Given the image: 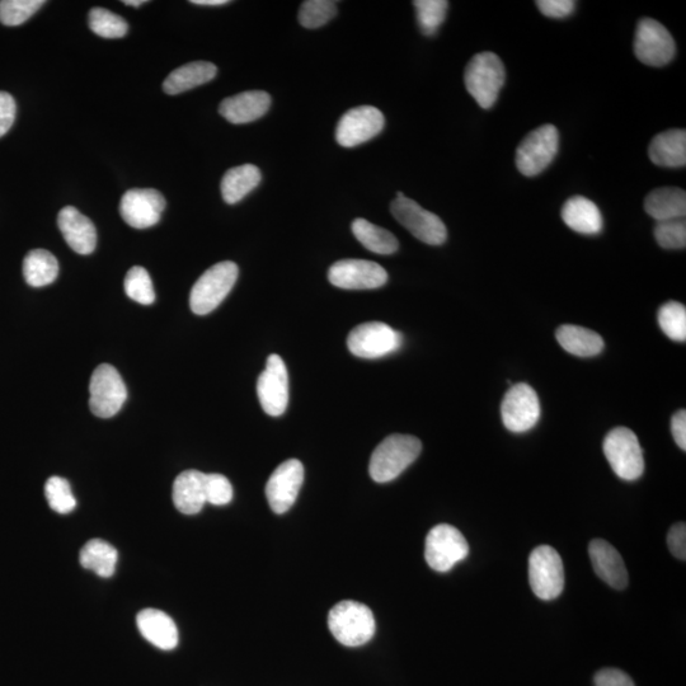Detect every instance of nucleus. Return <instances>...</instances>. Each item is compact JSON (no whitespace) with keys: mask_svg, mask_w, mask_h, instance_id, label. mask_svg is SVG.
Listing matches in <instances>:
<instances>
[{"mask_svg":"<svg viewBox=\"0 0 686 686\" xmlns=\"http://www.w3.org/2000/svg\"><path fill=\"white\" fill-rule=\"evenodd\" d=\"M422 451L421 441L411 435L394 434L378 445L371 455L370 477L388 483L401 476Z\"/></svg>","mask_w":686,"mask_h":686,"instance_id":"obj_1","label":"nucleus"},{"mask_svg":"<svg viewBox=\"0 0 686 686\" xmlns=\"http://www.w3.org/2000/svg\"><path fill=\"white\" fill-rule=\"evenodd\" d=\"M328 627L343 646L360 647L375 634V618L368 606L357 601H341L328 615Z\"/></svg>","mask_w":686,"mask_h":686,"instance_id":"obj_2","label":"nucleus"},{"mask_svg":"<svg viewBox=\"0 0 686 686\" xmlns=\"http://www.w3.org/2000/svg\"><path fill=\"white\" fill-rule=\"evenodd\" d=\"M505 79V65L493 53L474 55L465 68V88L485 110L495 105Z\"/></svg>","mask_w":686,"mask_h":686,"instance_id":"obj_3","label":"nucleus"},{"mask_svg":"<svg viewBox=\"0 0 686 686\" xmlns=\"http://www.w3.org/2000/svg\"><path fill=\"white\" fill-rule=\"evenodd\" d=\"M238 274V266L232 261L216 263L206 270L191 290L192 312L206 316L218 308L236 285Z\"/></svg>","mask_w":686,"mask_h":686,"instance_id":"obj_4","label":"nucleus"},{"mask_svg":"<svg viewBox=\"0 0 686 686\" xmlns=\"http://www.w3.org/2000/svg\"><path fill=\"white\" fill-rule=\"evenodd\" d=\"M391 213L418 241L430 246H441L448 238L443 220L422 208L416 201L408 199L402 192H398L397 199L392 202Z\"/></svg>","mask_w":686,"mask_h":686,"instance_id":"obj_5","label":"nucleus"},{"mask_svg":"<svg viewBox=\"0 0 686 686\" xmlns=\"http://www.w3.org/2000/svg\"><path fill=\"white\" fill-rule=\"evenodd\" d=\"M604 454L619 478L636 481L645 471V460L636 434L627 427H617L606 435Z\"/></svg>","mask_w":686,"mask_h":686,"instance_id":"obj_6","label":"nucleus"},{"mask_svg":"<svg viewBox=\"0 0 686 686\" xmlns=\"http://www.w3.org/2000/svg\"><path fill=\"white\" fill-rule=\"evenodd\" d=\"M559 134L556 126L543 125L530 133L516 150V167L521 175L535 177L557 157Z\"/></svg>","mask_w":686,"mask_h":686,"instance_id":"obj_7","label":"nucleus"},{"mask_svg":"<svg viewBox=\"0 0 686 686\" xmlns=\"http://www.w3.org/2000/svg\"><path fill=\"white\" fill-rule=\"evenodd\" d=\"M529 582L539 599L554 600L565 589V570L556 549L540 545L529 558Z\"/></svg>","mask_w":686,"mask_h":686,"instance_id":"obj_8","label":"nucleus"},{"mask_svg":"<svg viewBox=\"0 0 686 686\" xmlns=\"http://www.w3.org/2000/svg\"><path fill=\"white\" fill-rule=\"evenodd\" d=\"M469 554V544L457 528L448 524L436 525L427 534L425 558L427 565L438 572H448Z\"/></svg>","mask_w":686,"mask_h":686,"instance_id":"obj_9","label":"nucleus"},{"mask_svg":"<svg viewBox=\"0 0 686 686\" xmlns=\"http://www.w3.org/2000/svg\"><path fill=\"white\" fill-rule=\"evenodd\" d=\"M89 407L100 418L114 417L128 398L126 385L114 366L102 364L93 371L89 384Z\"/></svg>","mask_w":686,"mask_h":686,"instance_id":"obj_10","label":"nucleus"},{"mask_svg":"<svg viewBox=\"0 0 686 686\" xmlns=\"http://www.w3.org/2000/svg\"><path fill=\"white\" fill-rule=\"evenodd\" d=\"M402 345L401 333L382 322L360 324L347 338L351 354L361 359H379L398 351Z\"/></svg>","mask_w":686,"mask_h":686,"instance_id":"obj_11","label":"nucleus"},{"mask_svg":"<svg viewBox=\"0 0 686 686\" xmlns=\"http://www.w3.org/2000/svg\"><path fill=\"white\" fill-rule=\"evenodd\" d=\"M676 46L673 36L660 22L643 18L634 37V54L648 67H665L674 59Z\"/></svg>","mask_w":686,"mask_h":686,"instance_id":"obj_12","label":"nucleus"},{"mask_svg":"<svg viewBox=\"0 0 686 686\" xmlns=\"http://www.w3.org/2000/svg\"><path fill=\"white\" fill-rule=\"evenodd\" d=\"M501 416L506 429L515 434L532 430L540 418L537 392L529 384L512 385L502 401Z\"/></svg>","mask_w":686,"mask_h":686,"instance_id":"obj_13","label":"nucleus"},{"mask_svg":"<svg viewBox=\"0 0 686 686\" xmlns=\"http://www.w3.org/2000/svg\"><path fill=\"white\" fill-rule=\"evenodd\" d=\"M384 125V115L377 107L360 106L352 108L338 122L337 143L343 148H355L382 133Z\"/></svg>","mask_w":686,"mask_h":686,"instance_id":"obj_14","label":"nucleus"},{"mask_svg":"<svg viewBox=\"0 0 686 686\" xmlns=\"http://www.w3.org/2000/svg\"><path fill=\"white\" fill-rule=\"evenodd\" d=\"M257 394L267 415H284L289 404V374L279 355H271L267 359L266 369L258 378Z\"/></svg>","mask_w":686,"mask_h":686,"instance_id":"obj_15","label":"nucleus"},{"mask_svg":"<svg viewBox=\"0 0 686 686\" xmlns=\"http://www.w3.org/2000/svg\"><path fill=\"white\" fill-rule=\"evenodd\" d=\"M328 280L340 289L370 290L387 284L388 274L373 261L341 260L328 271Z\"/></svg>","mask_w":686,"mask_h":686,"instance_id":"obj_16","label":"nucleus"},{"mask_svg":"<svg viewBox=\"0 0 686 686\" xmlns=\"http://www.w3.org/2000/svg\"><path fill=\"white\" fill-rule=\"evenodd\" d=\"M304 482V467L298 459L286 460L271 474L266 497L275 514H285L295 504Z\"/></svg>","mask_w":686,"mask_h":686,"instance_id":"obj_17","label":"nucleus"},{"mask_svg":"<svg viewBox=\"0 0 686 686\" xmlns=\"http://www.w3.org/2000/svg\"><path fill=\"white\" fill-rule=\"evenodd\" d=\"M166 209V199L154 189H133L125 192L120 202V214L125 223L135 229L154 227Z\"/></svg>","mask_w":686,"mask_h":686,"instance_id":"obj_18","label":"nucleus"},{"mask_svg":"<svg viewBox=\"0 0 686 686\" xmlns=\"http://www.w3.org/2000/svg\"><path fill=\"white\" fill-rule=\"evenodd\" d=\"M589 554L596 575L615 590L628 586L626 563L612 544L603 539H595L589 545Z\"/></svg>","mask_w":686,"mask_h":686,"instance_id":"obj_19","label":"nucleus"},{"mask_svg":"<svg viewBox=\"0 0 686 686\" xmlns=\"http://www.w3.org/2000/svg\"><path fill=\"white\" fill-rule=\"evenodd\" d=\"M58 225L65 242L79 255H91L97 246V230L95 224L73 206L61 209L58 215Z\"/></svg>","mask_w":686,"mask_h":686,"instance_id":"obj_20","label":"nucleus"},{"mask_svg":"<svg viewBox=\"0 0 686 686\" xmlns=\"http://www.w3.org/2000/svg\"><path fill=\"white\" fill-rule=\"evenodd\" d=\"M271 107L269 93L263 91H248L237 96L225 98L220 103L219 112L225 120L234 125L248 124L261 119Z\"/></svg>","mask_w":686,"mask_h":686,"instance_id":"obj_21","label":"nucleus"},{"mask_svg":"<svg viewBox=\"0 0 686 686\" xmlns=\"http://www.w3.org/2000/svg\"><path fill=\"white\" fill-rule=\"evenodd\" d=\"M136 624L142 636L163 651L178 645V629L171 617L158 609H144L138 614Z\"/></svg>","mask_w":686,"mask_h":686,"instance_id":"obj_22","label":"nucleus"},{"mask_svg":"<svg viewBox=\"0 0 686 686\" xmlns=\"http://www.w3.org/2000/svg\"><path fill=\"white\" fill-rule=\"evenodd\" d=\"M562 219L568 228L586 236H595L603 230V215L598 205L584 196H573L566 201Z\"/></svg>","mask_w":686,"mask_h":686,"instance_id":"obj_23","label":"nucleus"},{"mask_svg":"<svg viewBox=\"0 0 686 686\" xmlns=\"http://www.w3.org/2000/svg\"><path fill=\"white\" fill-rule=\"evenodd\" d=\"M206 474L199 471L182 472L173 483V502L185 515H196L206 504Z\"/></svg>","mask_w":686,"mask_h":686,"instance_id":"obj_24","label":"nucleus"},{"mask_svg":"<svg viewBox=\"0 0 686 686\" xmlns=\"http://www.w3.org/2000/svg\"><path fill=\"white\" fill-rule=\"evenodd\" d=\"M650 159L656 166L681 168L686 164V131L681 129L667 130L653 138Z\"/></svg>","mask_w":686,"mask_h":686,"instance_id":"obj_25","label":"nucleus"},{"mask_svg":"<svg viewBox=\"0 0 686 686\" xmlns=\"http://www.w3.org/2000/svg\"><path fill=\"white\" fill-rule=\"evenodd\" d=\"M216 73H218V68L214 64L208 61H194L173 70L164 81L163 89L169 96L180 95L213 81Z\"/></svg>","mask_w":686,"mask_h":686,"instance_id":"obj_26","label":"nucleus"},{"mask_svg":"<svg viewBox=\"0 0 686 686\" xmlns=\"http://www.w3.org/2000/svg\"><path fill=\"white\" fill-rule=\"evenodd\" d=\"M645 210L657 223L684 219L686 215V194L678 187H662L646 197Z\"/></svg>","mask_w":686,"mask_h":686,"instance_id":"obj_27","label":"nucleus"},{"mask_svg":"<svg viewBox=\"0 0 686 686\" xmlns=\"http://www.w3.org/2000/svg\"><path fill=\"white\" fill-rule=\"evenodd\" d=\"M556 337L559 345L571 355L591 357L604 350L603 338L584 327L565 324L558 328Z\"/></svg>","mask_w":686,"mask_h":686,"instance_id":"obj_28","label":"nucleus"},{"mask_svg":"<svg viewBox=\"0 0 686 686\" xmlns=\"http://www.w3.org/2000/svg\"><path fill=\"white\" fill-rule=\"evenodd\" d=\"M262 180L260 169L253 164L234 167L225 173L220 190L227 204L233 205L251 194Z\"/></svg>","mask_w":686,"mask_h":686,"instance_id":"obj_29","label":"nucleus"},{"mask_svg":"<svg viewBox=\"0 0 686 686\" xmlns=\"http://www.w3.org/2000/svg\"><path fill=\"white\" fill-rule=\"evenodd\" d=\"M59 275V263L46 249H34L23 261V276L34 288L53 284Z\"/></svg>","mask_w":686,"mask_h":686,"instance_id":"obj_30","label":"nucleus"},{"mask_svg":"<svg viewBox=\"0 0 686 686\" xmlns=\"http://www.w3.org/2000/svg\"><path fill=\"white\" fill-rule=\"evenodd\" d=\"M351 229L357 241L370 252L378 253V255H393L398 251V239L389 230L380 228L366 219H355Z\"/></svg>","mask_w":686,"mask_h":686,"instance_id":"obj_31","label":"nucleus"},{"mask_svg":"<svg viewBox=\"0 0 686 686\" xmlns=\"http://www.w3.org/2000/svg\"><path fill=\"white\" fill-rule=\"evenodd\" d=\"M119 554L110 543L101 539L89 540L81 551V565L86 570L93 571L96 575L108 579L114 576Z\"/></svg>","mask_w":686,"mask_h":686,"instance_id":"obj_32","label":"nucleus"},{"mask_svg":"<svg viewBox=\"0 0 686 686\" xmlns=\"http://www.w3.org/2000/svg\"><path fill=\"white\" fill-rule=\"evenodd\" d=\"M89 28L103 39H121L128 34V22L105 8H93L88 14Z\"/></svg>","mask_w":686,"mask_h":686,"instance_id":"obj_33","label":"nucleus"},{"mask_svg":"<svg viewBox=\"0 0 686 686\" xmlns=\"http://www.w3.org/2000/svg\"><path fill=\"white\" fill-rule=\"evenodd\" d=\"M413 6L416 9V18L422 34L426 36L435 35L445 21L449 2H445V0H416L413 2Z\"/></svg>","mask_w":686,"mask_h":686,"instance_id":"obj_34","label":"nucleus"},{"mask_svg":"<svg viewBox=\"0 0 686 686\" xmlns=\"http://www.w3.org/2000/svg\"><path fill=\"white\" fill-rule=\"evenodd\" d=\"M662 332L676 342L686 341V308L678 302H667L659 312Z\"/></svg>","mask_w":686,"mask_h":686,"instance_id":"obj_35","label":"nucleus"},{"mask_svg":"<svg viewBox=\"0 0 686 686\" xmlns=\"http://www.w3.org/2000/svg\"><path fill=\"white\" fill-rule=\"evenodd\" d=\"M337 14L336 2L331 0H307L299 9V22L305 28L314 30L333 20Z\"/></svg>","mask_w":686,"mask_h":686,"instance_id":"obj_36","label":"nucleus"},{"mask_svg":"<svg viewBox=\"0 0 686 686\" xmlns=\"http://www.w3.org/2000/svg\"><path fill=\"white\" fill-rule=\"evenodd\" d=\"M125 293L136 303L143 305L154 303V286L148 271L144 267L135 266L126 274Z\"/></svg>","mask_w":686,"mask_h":686,"instance_id":"obj_37","label":"nucleus"},{"mask_svg":"<svg viewBox=\"0 0 686 686\" xmlns=\"http://www.w3.org/2000/svg\"><path fill=\"white\" fill-rule=\"evenodd\" d=\"M45 495L51 509L58 512V514H70L77 506V500H75L72 487H70L67 479L51 477L46 482Z\"/></svg>","mask_w":686,"mask_h":686,"instance_id":"obj_38","label":"nucleus"},{"mask_svg":"<svg viewBox=\"0 0 686 686\" xmlns=\"http://www.w3.org/2000/svg\"><path fill=\"white\" fill-rule=\"evenodd\" d=\"M44 4V0H2L0 22L6 26H20L30 20Z\"/></svg>","mask_w":686,"mask_h":686,"instance_id":"obj_39","label":"nucleus"},{"mask_svg":"<svg viewBox=\"0 0 686 686\" xmlns=\"http://www.w3.org/2000/svg\"><path fill=\"white\" fill-rule=\"evenodd\" d=\"M655 238L659 246L665 249H683L686 247L685 219L667 220L657 223Z\"/></svg>","mask_w":686,"mask_h":686,"instance_id":"obj_40","label":"nucleus"},{"mask_svg":"<svg viewBox=\"0 0 686 686\" xmlns=\"http://www.w3.org/2000/svg\"><path fill=\"white\" fill-rule=\"evenodd\" d=\"M205 496L206 504L214 506L228 505L233 500L232 483L222 474H206Z\"/></svg>","mask_w":686,"mask_h":686,"instance_id":"obj_41","label":"nucleus"},{"mask_svg":"<svg viewBox=\"0 0 686 686\" xmlns=\"http://www.w3.org/2000/svg\"><path fill=\"white\" fill-rule=\"evenodd\" d=\"M539 11L549 18H566L571 16L576 8V2L573 0H539L537 2Z\"/></svg>","mask_w":686,"mask_h":686,"instance_id":"obj_42","label":"nucleus"},{"mask_svg":"<svg viewBox=\"0 0 686 686\" xmlns=\"http://www.w3.org/2000/svg\"><path fill=\"white\" fill-rule=\"evenodd\" d=\"M16 102L7 92H0V138L6 135L16 120Z\"/></svg>","mask_w":686,"mask_h":686,"instance_id":"obj_43","label":"nucleus"},{"mask_svg":"<svg viewBox=\"0 0 686 686\" xmlns=\"http://www.w3.org/2000/svg\"><path fill=\"white\" fill-rule=\"evenodd\" d=\"M667 545H669L670 552L681 561L686 559V525L685 523H678L671 526L669 534H667Z\"/></svg>","mask_w":686,"mask_h":686,"instance_id":"obj_44","label":"nucleus"},{"mask_svg":"<svg viewBox=\"0 0 686 686\" xmlns=\"http://www.w3.org/2000/svg\"><path fill=\"white\" fill-rule=\"evenodd\" d=\"M596 686H634L633 680L626 673L618 669L600 670L595 675Z\"/></svg>","mask_w":686,"mask_h":686,"instance_id":"obj_45","label":"nucleus"},{"mask_svg":"<svg viewBox=\"0 0 686 686\" xmlns=\"http://www.w3.org/2000/svg\"><path fill=\"white\" fill-rule=\"evenodd\" d=\"M671 432H673L675 443L681 450H686V412L680 410L675 413L671 420Z\"/></svg>","mask_w":686,"mask_h":686,"instance_id":"obj_46","label":"nucleus"},{"mask_svg":"<svg viewBox=\"0 0 686 686\" xmlns=\"http://www.w3.org/2000/svg\"><path fill=\"white\" fill-rule=\"evenodd\" d=\"M192 4H196V6H204V7H219V6H225V4H228V0H191Z\"/></svg>","mask_w":686,"mask_h":686,"instance_id":"obj_47","label":"nucleus"},{"mask_svg":"<svg viewBox=\"0 0 686 686\" xmlns=\"http://www.w3.org/2000/svg\"><path fill=\"white\" fill-rule=\"evenodd\" d=\"M147 3L145 0H125L124 4L131 7H140L142 4Z\"/></svg>","mask_w":686,"mask_h":686,"instance_id":"obj_48","label":"nucleus"}]
</instances>
